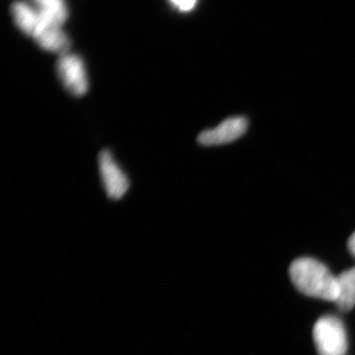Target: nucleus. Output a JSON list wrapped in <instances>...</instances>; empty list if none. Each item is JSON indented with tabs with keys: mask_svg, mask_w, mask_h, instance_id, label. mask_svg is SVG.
Masks as SVG:
<instances>
[{
	"mask_svg": "<svg viewBox=\"0 0 355 355\" xmlns=\"http://www.w3.org/2000/svg\"><path fill=\"white\" fill-rule=\"evenodd\" d=\"M44 20L62 27L67 19V4L64 0H32Z\"/></svg>",
	"mask_w": 355,
	"mask_h": 355,
	"instance_id": "8",
	"label": "nucleus"
},
{
	"mask_svg": "<svg viewBox=\"0 0 355 355\" xmlns=\"http://www.w3.org/2000/svg\"><path fill=\"white\" fill-rule=\"evenodd\" d=\"M347 248H349L350 254H352V257L355 259V231L352 233V236H350L349 241H347Z\"/></svg>",
	"mask_w": 355,
	"mask_h": 355,
	"instance_id": "10",
	"label": "nucleus"
},
{
	"mask_svg": "<svg viewBox=\"0 0 355 355\" xmlns=\"http://www.w3.org/2000/svg\"><path fill=\"white\" fill-rule=\"evenodd\" d=\"M248 121L244 116H232L226 119L216 128L203 130L198 140L202 146H217L231 144L246 132Z\"/></svg>",
	"mask_w": 355,
	"mask_h": 355,
	"instance_id": "5",
	"label": "nucleus"
},
{
	"mask_svg": "<svg viewBox=\"0 0 355 355\" xmlns=\"http://www.w3.org/2000/svg\"><path fill=\"white\" fill-rule=\"evenodd\" d=\"M57 72L60 83L70 94L81 97L87 93L89 80L83 58L74 53L60 55L57 64Z\"/></svg>",
	"mask_w": 355,
	"mask_h": 355,
	"instance_id": "3",
	"label": "nucleus"
},
{
	"mask_svg": "<svg viewBox=\"0 0 355 355\" xmlns=\"http://www.w3.org/2000/svg\"><path fill=\"white\" fill-rule=\"evenodd\" d=\"M313 338L319 355L347 354V331L340 318L333 315L320 318L313 329Z\"/></svg>",
	"mask_w": 355,
	"mask_h": 355,
	"instance_id": "2",
	"label": "nucleus"
},
{
	"mask_svg": "<svg viewBox=\"0 0 355 355\" xmlns=\"http://www.w3.org/2000/svg\"><path fill=\"white\" fill-rule=\"evenodd\" d=\"M98 162L103 186L107 195L112 200H121L130 188L127 175L114 161L113 154L109 150H103L100 153Z\"/></svg>",
	"mask_w": 355,
	"mask_h": 355,
	"instance_id": "4",
	"label": "nucleus"
},
{
	"mask_svg": "<svg viewBox=\"0 0 355 355\" xmlns=\"http://www.w3.org/2000/svg\"><path fill=\"white\" fill-rule=\"evenodd\" d=\"M11 12L17 27L31 38L43 23V17L38 9L26 1L14 2L11 6Z\"/></svg>",
	"mask_w": 355,
	"mask_h": 355,
	"instance_id": "6",
	"label": "nucleus"
},
{
	"mask_svg": "<svg viewBox=\"0 0 355 355\" xmlns=\"http://www.w3.org/2000/svg\"><path fill=\"white\" fill-rule=\"evenodd\" d=\"M181 11H190L197 4V0H170Z\"/></svg>",
	"mask_w": 355,
	"mask_h": 355,
	"instance_id": "9",
	"label": "nucleus"
},
{
	"mask_svg": "<svg viewBox=\"0 0 355 355\" xmlns=\"http://www.w3.org/2000/svg\"><path fill=\"white\" fill-rule=\"evenodd\" d=\"M336 282L338 297L335 303L338 309L347 312L355 306V266L338 275Z\"/></svg>",
	"mask_w": 355,
	"mask_h": 355,
	"instance_id": "7",
	"label": "nucleus"
},
{
	"mask_svg": "<svg viewBox=\"0 0 355 355\" xmlns=\"http://www.w3.org/2000/svg\"><path fill=\"white\" fill-rule=\"evenodd\" d=\"M289 277L301 293L336 302L338 297L336 277L321 261L308 257L299 258L291 263Z\"/></svg>",
	"mask_w": 355,
	"mask_h": 355,
	"instance_id": "1",
	"label": "nucleus"
}]
</instances>
